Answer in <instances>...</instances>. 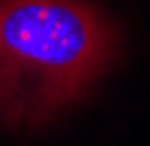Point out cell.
Instances as JSON below:
<instances>
[{
	"label": "cell",
	"instance_id": "1",
	"mask_svg": "<svg viewBox=\"0 0 150 146\" xmlns=\"http://www.w3.org/2000/svg\"><path fill=\"white\" fill-rule=\"evenodd\" d=\"M118 55V24L87 0H0V126L55 122Z\"/></svg>",
	"mask_w": 150,
	"mask_h": 146
}]
</instances>
